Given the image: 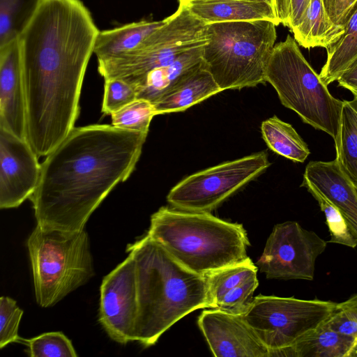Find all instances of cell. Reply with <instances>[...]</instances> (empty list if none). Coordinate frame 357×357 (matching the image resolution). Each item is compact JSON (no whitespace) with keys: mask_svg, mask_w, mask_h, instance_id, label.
Here are the masks:
<instances>
[{"mask_svg":"<svg viewBox=\"0 0 357 357\" xmlns=\"http://www.w3.org/2000/svg\"><path fill=\"white\" fill-rule=\"evenodd\" d=\"M347 357H357V337L355 339L354 342Z\"/></svg>","mask_w":357,"mask_h":357,"instance_id":"obj_38","label":"cell"},{"mask_svg":"<svg viewBox=\"0 0 357 357\" xmlns=\"http://www.w3.org/2000/svg\"><path fill=\"white\" fill-rule=\"evenodd\" d=\"M276 26L268 20L206 24L208 42L202 61L222 91L266 82V68L277 38Z\"/></svg>","mask_w":357,"mask_h":357,"instance_id":"obj_5","label":"cell"},{"mask_svg":"<svg viewBox=\"0 0 357 357\" xmlns=\"http://www.w3.org/2000/svg\"><path fill=\"white\" fill-rule=\"evenodd\" d=\"M310 0H273L280 24L291 31L302 20Z\"/></svg>","mask_w":357,"mask_h":357,"instance_id":"obj_33","label":"cell"},{"mask_svg":"<svg viewBox=\"0 0 357 357\" xmlns=\"http://www.w3.org/2000/svg\"><path fill=\"white\" fill-rule=\"evenodd\" d=\"M327 241L297 222L276 225L257 265L267 278L313 280L315 262Z\"/></svg>","mask_w":357,"mask_h":357,"instance_id":"obj_11","label":"cell"},{"mask_svg":"<svg viewBox=\"0 0 357 357\" xmlns=\"http://www.w3.org/2000/svg\"><path fill=\"white\" fill-rule=\"evenodd\" d=\"M270 165L264 151L219 164L181 180L169 191L167 200L178 210L210 213Z\"/></svg>","mask_w":357,"mask_h":357,"instance_id":"obj_10","label":"cell"},{"mask_svg":"<svg viewBox=\"0 0 357 357\" xmlns=\"http://www.w3.org/2000/svg\"><path fill=\"white\" fill-rule=\"evenodd\" d=\"M23 315L16 301L8 296L0 298V348L10 343L20 342L18 328Z\"/></svg>","mask_w":357,"mask_h":357,"instance_id":"obj_31","label":"cell"},{"mask_svg":"<svg viewBox=\"0 0 357 357\" xmlns=\"http://www.w3.org/2000/svg\"><path fill=\"white\" fill-rule=\"evenodd\" d=\"M26 244L35 296L42 307L53 306L94 275L89 236L84 229L66 231L36 225Z\"/></svg>","mask_w":357,"mask_h":357,"instance_id":"obj_7","label":"cell"},{"mask_svg":"<svg viewBox=\"0 0 357 357\" xmlns=\"http://www.w3.org/2000/svg\"><path fill=\"white\" fill-rule=\"evenodd\" d=\"M257 267L250 258L204 275L208 307L242 315L253 300L259 285Z\"/></svg>","mask_w":357,"mask_h":357,"instance_id":"obj_15","label":"cell"},{"mask_svg":"<svg viewBox=\"0 0 357 357\" xmlns=\"http://www.w3.org/2000/svg\"><path fill=\"white\" fill-rule=\"evenodd\" d=\"M165 23L142 20L109 30L99 31L93 53L98 61L105 60L129 52Z\"/></svg>","mask_w":357,"mask_h":357,"instance_id":"obj_23","label":"cell"},{"mask_svg":"<svg viewBox=\"0 0 357 357\" xmlns=\"http://www.w3.org/2000/svg\"><path fill=\"white\" fill-rule=\"evenodd\" d=\"M137 98V90L119 79H105L102 112L112 114Z\"/></svg>","mask_w":357,"mask_h":357,"instance_id":"obj_32","label":"cell"},{"mask_svg":"<svg viewBox=\"0 0 357 357\" xmlns=\"http://www.w3.org/2000/svg\"><path fill=\"white\" fill-rule=\"evenodd\" d=\"M324 323L338 333L357 337V318L347 310L339 306L338 303L337 308Z\"/></svg>","mask_w":357,"mask_h":357,"instance_id":"obj_34","label":"cell"},{"mask_svg":"<svg viewBox=\"0 0 357 357\" xmlns=\"http://www.w3.org/2000/svg\"><path fill=\"white\" fill-rule=\"evenodd\" d=\"M207 42L206 24L179 2L177 10L165 18V23L133 50L98 61V70L105 79H119L135 89L151 70L174 62Z\"/></svg>","mask_w":357,"mask_h":357,"instance_id":"obj_8","label":"cell"},{"mask_svg":"<svg viewBox=\"0 0 357 357\" xmlns=\"http://www.w3.org/2000/svg\"><path fill=\"white\" fill-rule=\"evenodd\" d=\"M25 139L0 128V208H17L35 192L41 165Z\"/></svg>","mask_w":357,"mask_h":357,"instance_id":"obj_13","label":"cell"},{"mask_svg":"<svg viewBox=\"0 0 357 357\" xmlns=\"http://www.w3.org/2000/svg\"><path fill=\"white\" fill-rule=\"evenodd\" d=\"M344 31V26L334 24L325 9L323 0H310L301 22L291 30L298 44L304 48H327Z\"/></svg>","mask_w":357,"mask_h":357,"instance_id":"obj_22","label":"cell"},{"mask_svg":"<svg viewBox=\"0 0 357 357\" xmlns=\"http://www.w3.org/2000/svg\"><path fill=\"white\" fill-rule=\"evenodd\" d=\"M204 45L191 49L174 62L149 72L135 88L137 98L146 99L152 103L155 102L181 78L202 63Z\"/></svg>","mask_w":357,"mask_h":357,"instance_id":"obj_21","label":"cell"},{"mask_svg":"<svg viewBox=\"0 0 357 357\" xmlns=\"http://www.w3.org/2000/svg\"><path fill=\"white\" fill-rule=\"evenodd\" d=\"M323 3L331 21L344 26L354 11L357 0H323Z\"/></svg>","mask_w":357,"mask_h":357,"instance_id":"obj_35","label":"cell"},{"mask_svg":"<svg viewBox=\"0 0 357 357\" xmlns=\"http://www.w3.org/2000/svg\"><path fill=\"white\" fill-rule=\"evenodd\" d=\"M317 201L326 218L331 238L329 243L343 245L351 248L357 246V241L353 236L349 226L340 211L316 189L307 184H301Z\"/></svg>","mask_w":357,"mask_h":357,"instance_id":"obj_28","label":"cell"},{"mask_svg":"<svg viewBox=\"0 0 357 357\" xmlns=\"http://www.w3.org/2000/svg\"><path fill=\"white\" fill-rule=\"evenodd\" d=\"M265 81L273 86L284 107L305 123L326 132L337 144L343 100L331 94L290 35L275 45Z\"/></svg>","mask_w":357,"mask_h":357,"instance_id":"obj_6","label":"cell"},{"mask_svg":"<svg viewBox=\"0 0 357 357\" xmlns=\"http://www.w3.org/2000/svg\"><path fill=\"white\" fill-rule=\"evenodd\" d=\"M261 130L268 146L287 159L303 162L310 154L307 144L293 126L276 116L264 121Z\"/></svg>","mask_w":357,"mask_h":357,"instance_id":"obj_25","label":"cell"},{"mask_svg":"<svg viewBox=\"0 0 357 357\" xmlns=\"http://www.w3.org/2000/svg\"><path fill=\"white\" fill-rule=\"evenodd\" d=\"M324 322L293 344L270 351L268 357H347L356 338L338 333Z\"/></svg>","mask_w":357,"mask_h":357,"instance_id":"obj_20","label":"cell"},{"mask_svg":"<svg viewBox=\"0 0 357 357\" xmlns=\"http://www.w3.org/2000/svg\"><path fill=\"white\" fill-rule=\"evenodd\" d=\"M0 128L26 139V101L18 39L0 48Z\"/></svg>","mask_w":357,"mask_h":357,"instance_id":"obj_16","label":"cell"},{"mask_svg":"<svg viewBox=\"0 0 357 357\" xmlns=\"http://www.w3.org/2000/svg\"><path fill=\"white\" fill-rule=\"evenodd\" d=\"M344 31L340 38L326 48L327 59L319 74L321 81L328 85L357 57V3L345 22Z\"/></svg>","mask_w":357,"mask_h":357,"instance_id":"obj_24","label":"cell"},{"mask_svg":"<svg viewBox=\"0 0 357 357\" xmlns=\"http://www.w3.org/2000/svg\"><path fill=\"white\" fill-rule=\"evenodd\" d=\"M338 305L347 310L357 318V294L342 303H338Z\"/></svg>","mask_w":357,"mask_h":357,"instance_id":"obj_37","label":"cell"},{"mask_svg":"<svg viewBox=\"0 0 357 357\" xmlns=\"http://www.w3.org/2000/svg\"><path fill=\"white\" fill-rule=\"evenodd\" d=\"M335 160L357 185V102L343 100Z\"/></svg>","mask_w":357,"mask_h":357,"instance_id":"obj_26","label":"cell"},{"mask_svg":"<svg viewBox=\"0 0 357 357\" xmlns=\"http://www.w3.org/2000/svg\"><path fill=\"white\" fill-rule=\"evenodd\" d=\"M147 134L112 125L75 127L41 164L29 198L37 225L78 231L114 188L126 181Z\"/></svg>","mask_w":357,"mask_h":357,"instance_id":"obj_2","label":"cell"},{"mask_svg":"<svg viewBox=\"0 0 357 357\" xmlns=\"http://www.w3.org/2000/svg\"><path fill=\"white\" fill-rule=\"evenodd\" d=\"M155 115L151 102L137 98L111 114L112 125L118 128L148 134L151 121Z\"/></svg>","mask_w":357,"mask_h":357,"instance_id":"obj_29","label":"cell"},{"mask_svg":"<svg viewBox=\"0 0 357 357\" xmlns=\"http://www.w3.org/2000/svg\"><path fill=\"white\" fill-rule=\"evenodd\" d=\"M356 185V189H357V185Z\"/></svg>","mask_w":357,"mask_h":357,"instance_id":"obj_40","label":"cell"},{"mask_svg":"<svg viewBox=\"0 0 357 357\" xmlns=\"http://www.w3.org/2000/svg\"><path fill=\"white\" fill-rule=\"evenodd\" d=\"M337 303L259 295L241 315L271 351L289 347L321 325Z\"/></svg>","mask_w":357,"mask_h":357,"instance_id":"obj_9","label":"cell"},{"mask_svg":"<svg viewBox=\"0 0 357 357\" xmlns=\"http://www.w3.org/2000/svg\"><path fill=\"white\" fill-rule=\"evenodd\" d=\"M147 235L183 266L203 276L249 258L243 225L208 212L161 207L151 215Z\"/></svg>","mask_w":357,"mask_h":357,"instance_id":"obj_4","label":"cell"},{"mask_svg":"<svg viewBox=\"0 0 357 357\" xmlns=\"http://www.w3.org/2000/svg\"><path fill=\"white\" fill-rule=\"evenodd\" d=\"M198 326L216 357H268L269 349L241 315L204 310Z\"/></svg>","mask_w":357,"mask_h":357,"instance_id":"obj_14","label":"cell"},{"mask_svg":"<svg viewBox=\"0 0 357 357\" xmlns=\"http://www.w3.org/2000/svg\"><path fill=\"white\" fill-rule=\"evenodd\" d=\"M99 31L80 0H40L18 38L26 140L38 157H46L75 128Z\"/></svg>","mask_w":357,"mask_h":357,"instance_id":"obj_1","label":"cell"},{"mask_svg":"<svg viewBox=\"0 0 357 357\" xmlns=\"http://www.w3.org/2000/svg\"><path fill=\"white\" fill-rule=\"evenodd\" d=\"M178 2H181V1L183 2V1H190V0H178ZM265 1L273 4V6H274L273 0H265Z\"/></svg>","mask_w":357,"mask_h":357,"instance_id":"obj_39","label":"cell"},{"mask_svg":"<svg viewBox=\"0 0 357 357\" xmlns=\"http://www.w3.org/2000/svg\"><path fill=\"white\" fill-rule=\"evenodd\" d=\"M138 298L132 255L102 279L99 321L109 337L120 344L136 341Z\"/></svg>","mask_w":357,"mask_h":357,"instance_id":"obj_12","label":"cell"},{"mask_svg":"<svg viewBox=\"0 0 357 357\" xmlns=\"http://www.w3.org/2000/svg\"><path fill=\"white\" fill-rule=\"evenodd\" d=\"M302 184L313 187L340 211L357 241V189L337 160L310 161Z\"/></svg>","mask_w":357,"mask_h":357,"instance_id":"obj_17","label":"cell"},{"mask_svg":"<svg viewBox=\"0 0 357 357\" xmlns=\"http://www.w3.org/2000/svg\"><path fill=\"white\" fill-rule=\"evenodd\" d=\"M337 82L340 86L351 92L357 102V57L342 73Z\"/></svg>","mask_w":357,"mask_h":357,"instance_id":"obj_36","label":"cell"},{"mask_svg":"<svg viewBox=\"0 0 357 357\" xmlns=\"http://www.w3.org/2000/svg\"><path fill=\"white\" fill-rule=\"evenodd\" d=\"M126 251L135 264L136 341L150 347L179 319L208 307L205 277L183 266L147 234Z\"/></svg>","mask_w":357,"mask_h":357,"instance_id":"obj_3","label":"cell"},{"mask_svg":"<svg viewBox=\"0 0 357 357\" xmlns=\"http://www.w3.org/2000/svg\"><path fill=\"white\" fill-rule=\"evenodd\" d=\"M31 357H77L71 341L60 331L48 332L31 339H21Z\"/></svg>","mask_w":357,"mask_h":357,"instance_id":"obj_30","label":"cell"},{"mask_svg":"<svg viewBox=\"0 0 357 357\" xmlns=\"http://www.w3.org/2000/svg\"><path fill=\"white\" fill-rule=\"evenodd\" d=\"M40 0H0V48L17 40Z\"/></svg>","mask_w":357,"mask_h":357,"instance_id":"obj_27","label":"cell"},{"mask_svg":"<svg viewBox=\"0 0 357 357\" xmlns=\"http://www.w3.org/2000/svg\"><path fill=\"white\" fill-rule=\"evenodd\" d=\"M181 3L206 24L257 20L271 21L277 26L280 24L273 4L265 0H190Z\"/></svg>","mask_w":357,"mask_h":357,"instance_id":"obj_18","label":"cell"},{"mask_svg":"<svg viewBox=\"0 0 357 357\" xmlns=\"http://www.w3.org/2000/svg\"><path fill=\"white\" fill-rule=\"evenodd\" d=\"M222 91L202 61L153 104L156 115L182 112Z\"/></svg>","mask_w":357,"mask_h":357,"instance_id":"obj_19","label":"cell"}]
</instances>
